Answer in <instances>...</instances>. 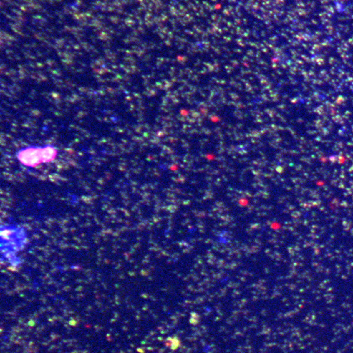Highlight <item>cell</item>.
I'll list each match as a JSON object with an SVG mask.
<instances>
[]
</instances>
